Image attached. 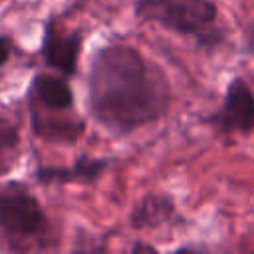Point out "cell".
<instances>
[{"label": "cell", "instance_id": "cell-1", "mask_svg": "<svg viewBox=\"0 0 254 254\" xmlns=\"http://www.w3.org/2000/svg\"><path fill=\"white\" fill-rule=\"evenodd\" d=\"M171 105L163 69L127 44L97 50L87 73L91 117L113 135H127L161 119Z\"/></svg>", "mask_w": 254, "mask_h": 254}, {"label": "cell", "instance_id": "cell-2", "mask_svg": "<svg viewBox=\"0 0 254 254\" xmlns=\"http://www.w3.org/2000/svg\"><path fill=\"white\" fill-rule=\"evenodd\" d=\"M135 16L175 34L194 36L202 46L220 40L216 30L218 8L212 0H137Z\"/></svg>", "mask_w": 254, "mask_h": 254}, {"label": "cell", "instance_id": "cell-3", "mask_svg": "<svg viewBox=\"0 0 254 254\" xmlns=\"http://www.w3.org/2000/svg\"><path fill=\"white\" fill-rule=\"evenodd\" d=\"M50 228L40 200L20 183L0 185V230L12 238L42 236Z\"/></svg>", "mask_w": 254, "mask_h": 254}, {"label": "cell", "instance_id": "cell-4", "mask_svg": "<svg viewBox=\"0 0 254 254\" xmlns=\"http://www.w3.org/2000/svg\"><path fill=\"white\" fill-rule=\"evenodd\" d=\"M206 121L224 133H250L254 129V93L246 79L234 77L226 85L220 109Z\"/></svg>", "mask_w": 254, "mask_h": 254}, {"label": "cell", "instance_id": "cell-5", "mask_svg": "<svg viewBox=\"0 0 254 254\" xmlns=\"http://www.w3.org/2000/svg\"><path fill=\"white\" fill-rule=\"evenodd\" d=\"M81 52V34L65 32L56 20H48L42 40L44 62L58 69L62 75H73L77 71V60Z\"/></svg>", "mask_w": 254, "mask_h": 254}, {"label": "cell", "instance_id": "cell-6", "mask_svg": "<svg viewBox=\"0 0 254 254\" xmlns=\"http://www.w3.org/2000/svg\"><path fill=\"white\" fill-rule=\"evenodd\" d=\"M109 167V159L105 157H87L81 155L71 167H40L36 169L34 177L38 183L44 185H67V183H81V185H91L95 183L101 173Z\"/></svg>", "mask_w": 254, "mask_h": 254}, {"label": "cell", "instance_id": "cell-7", "mask_svg": "<svg viewBox=\"0 0 254 254\" xmlns=\"http://www.w3.org/2000/svg\"><path fill=\"white\" fill-rule=\"evenodd\" d=\"M34 99L48 111H69L73 107V91L65 77L36 73L32 81Z\"/></svg>", "mask_w": 254, "mask_h": 254}, {"label": "cell", "instance_id": "cell-8", "mask_svg": "<svg viewBox=\"0 0 254 254\" xmlns=\"http://www.w3.org/2000/svg\"><path fill=\"white\" fill-rule=\"evenodd\" d=\"M175 214V204L171 196L147 192L131 210L129 214V226L135 230H147L157 228L165 222H169Z\"/></svg>", "mask_w": 254, "mask_h": 254}, {"label": "cell", "instance_id": "cell-9", "mask_svg": "<svg viewBox=\"0 0 254 254\" xmlns=\"http://www.w3.org/2000/svg\"><path fill=\"white\" fill-rule=\"evenodd\" d=\"M32 117V129L38 137L46 139V141H56V143H75L81 135H83V121L81 119H65V117H50L48 113L38 111V107H34V111H30Z\"/></svg>", "mask_w": 254, "mask_h": 254}, {"label": "cell", "instance_id": "cell-10", "mask_svg": "<svg viewBox=\"0 0 254 254\" xmlns=\"http://www.w3.org/2000/svg\"><path fill=\"white\" fill-rule=\"evenodd\" d=\"M20 143V131L18 125H14L10 119L0 115V171L8 169L12 153L18 149Z\"/></svg>", "mask_w": 254, "mask_h": 254}, {"label": "cell", "instance_id": "cell-11", "mask_svg": "<svg viewBox=\"0 0 254 254\" xmlns=\"http://www.w3.org/2000/svg\"><path fill=\"white\" fill-rule=\"evenodd\" d=\"M10 54H12V40L8 36H0V65L8 62Z\"/></svg>", "mask_w": 254, "mask_h": 254}, {"label": "cell", "instance_id": "cell-12", "mask_svg": "<svg viewBox=\"0 0 254 254\" xmlns=\"http://www.w3.org/2000/svg\"><path fill=\"white\" fill-rule=\"evenodd\" d=\"M131 250H133V252H139V250H151V252H153V250H155V246H149V244L137 242V244H133V246H131Z\"/></svg>", "mask_w": 254, "mask_h": 254}]
</instances>
